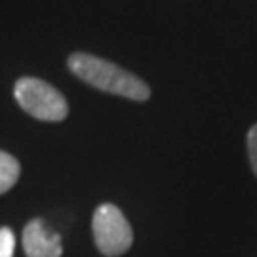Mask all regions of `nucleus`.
<instances>
[{
	"label": "nucleus",
	"mask_w": 257,
	"mask_h": 257,
	"mask_svg": "<svg viewBox=\"0 0 257 257\" xmlns=\"http://www.w3.org/2000/svg\"><path fill=\"white\" fill-rule=\"evenodd\" d=\"M23 249L27 257H61V236L50 230L42 219H33L23 229Z\"/></svg>",
	"instance_id": "4"
},
{
	"label": "nucleus",
	"mask_w": 257,
	"mask_h": 257,
	"mask_svg": "<svg viewBox=\"0 0 257 257\" xmlns=\"http://www.w3.org/2000/svg\"><path fill=\"white\" fill-rule=\"evenodd\" d=\"M19 174H21V166L18 160L6 151H0V194L8 193L18 183Z\"/></svg>",
	"instance_id": "5"
},
{
	"label": "nucleus",
	"mask_w": 257,
	"mask_h": 257,
	"mask_svg": "<svg viewBox=\"0 0 257 257\" xmlns=\"http://www.w3.org/2000/svg\"><path fill=\"white\" fill-rule=\"evenodd\" d=\"M67 65L73 74H76L86 84L93 86L95 90L134 99V101H147L151 97V88L141 78L103 57L78 52V54L69 55Z\"/></svg>",
	"instance_id": "1"
},
{
	"label": "nucleus",
	"mask_w": 257,
	"mask_h": 257,
	"mask_svg": "<svg viewBox=\"0 0 257 257\" xmlns=\"http://www.w3.org/2000/svg\"><path fill=\"white\" fill-rule=\"evenodd\" d=\"M14 95L19 107L38 120L61 122L69 114V103L63 93L35 76L19 78L14 86Z\"/></svg>",
	"instance_id": "2"
},
{
	"label": "nucleus",
	"mask_w": 257,
	"mask_h": 257,
	"mask_svg": "<svg viewBox=\"0 0 257 257\" xmlns=\"http://www.w3.org/2000/svg\"><path fill=\"white\" fill-rule=\"evenodd\" d=\"M14 249H16L14 232L8 227H2L0 229V257H14Z\"/></svg>",
	"instance_id": "6"
},
{
	"label": "nucleus",
	"mask_w": 257,
	"mask_h": 257,
	"mask_svg": "<svg viewBox=\"0 0 257 257\" xmlns=\"http://www.w3.org/2000/svg\"><path fill=\"white\" fill-rule=\"evenodd\" d=\"M248 156L253 174L257 175V124L248 132Z\"/></svg>",
	"instance_id": "7"
},
{
	"label": "nucleus",
	"mask_w": 257,
	"mask_h": 257,
	"mask_svg": "<svg viewBox=\"0 0 257 257\" xmlns=\"http://www.w3.org/2000/svg\"><path fill=\"white\" fill-rule=\"evenodd\" d=\"M95 246L107 257L126 253L134 242V232L126 215L114 204H101L92 219Z\"/></svg>",
	"instance_id": "3"
}]
</instances>
